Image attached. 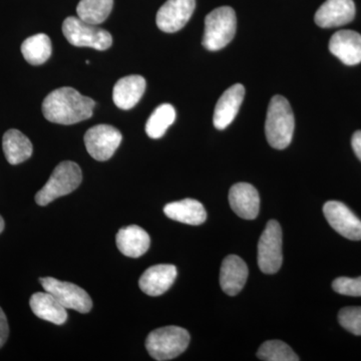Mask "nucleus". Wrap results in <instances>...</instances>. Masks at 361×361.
I'll return each mask as SVG.
<instances>
[{"label": "nucleus", "instance_id": "obj_11", "mask_svg": "<svg viewBox=\"0 0 361 361\" xmlns=\"http://www.w3.org/2000/svg\"><path fill=\"white\" fill-rule=\"evenodd\" d=\"M196 0H167L157 13V25L161 32H179L191 18Z\"/></svg>", "mask_w": 361, "mask_h": 361}, {"label": "nucleus", "instance_id": "obj_31", "mask_svg": "<svg viewBox=\"0 0 361 361\" xmlns=\"http://www.w3.org/2000/svg\"><path fill=\"white\" fill-rule=\"evenodd\" d=\"M4 218L0 216V233L4 231Z\"/></svg>", "mask_w": 361, "mask_h": 361}, {"label": "nucleus", "instance_id": "obj_15", "mask_svg": "<svg viewBox=\"0 0 361 361\" xmlns=\"http://www.w3.org/2000/svg\"><path fill=\"white\" fill-rule=\"evenodd\" d=\"M178 271L176 266L159 264L145 271L139 280L141 290L149 296H160L174 283Z\"/></svg>", "mask_w": 361, "mask_h": 361}, {"label": "nucleus", "instance_id": "obj_29", "mask_svg": "<svg viewBox=\"0 0 361 361\" xmlns=\"http://www.w3.org/2000/svg\"><path fill=\"white\" fill-rule=\"evenodd\" d=\"M9 329L7 318L6 314H4V310L0 307V348L6 344Z\"/></svg>", "mask_w": 361, "mask_h": 361}, {"label": "nucleus", "instance_id": "obj_1", "mask_svg": "<svg viewBox=\"0 0 361 361\" xmlns=\"http://www.w3.org/2000/svg\"><path fill=\"white\" fill-rule=\"evenodd\" d=\"M94 99L82 96L73 87L52 90L42 103V113L49 122L59 125H73L92 116Z\"/></svg>", "mask_w": 361, "mask_h": 361}, {"label": "nucleus", "instance_id": "obj_8", "mask_svg": "<svg viewBox=\"0 0 361 361\" xmlns=\"http://www.w3.org/2000/svg\"><path fill=\"white\" fill-rule=\"evenodd\" d=\"M39 281L44 290L56 297L66 310H73L80 313H87L92 310V298L87 291L78 285L52 277L40 278Z\"/></svg>", "mask_w": 361, "mask_h": 361}, {"label": "nucleus", "instance_id": "obj_7", "mask_svg": "<svg viewBox=\"0 0 361 361\" xmlns=\"http://www.w3.org/2000/svg\"><path fill=\"white\" fill-rule=\"evenodd\" d=\"M258 265L265 274H274L281 268L282 230L276 220L266 225L258 243Z\"/></svg>", "mask_w": 361, "mask_h": 361}, {"label": "nucleus", "instance_id": "obj_20", "mask_svg": "<svg viewBox=\"0 0 361 361\" xmlns=\"http://www.w3.org/2000/svg\"><path fill=\"white\" fill-rule=\"evenodd\" d=\"M30 305L32 312L45 322L61 325L68 319L66 308L49 292H37L33 294L30 297Z\"/></svg>", "mask_w": 361, "mask_h": 361}, {"label": "nucleus", "instance_id": "obj_17", "mask_svg": "<svg viewBox=\"0 0 361 361\" xmlns=\"http://www.w3.org/2000/svg\"><path fill=\"white\" fill-rule=\"evenodd\" d=\"M248 273V267L243 259L237 255L227 256L221 266V288L228 295H237L246 284Z\"/></svg>", "mask_w": 361, "mask_h": 361}, {"label": "nucleus", "instance_id": "obj_23", "mask_svg": "<svg viewBox=\"0 0 361 361\" xmlns=\"http://www.w3.org/2000/svg\"><path fill=\"white\" fill-rule=\"evenodd\" d=\"M51 40L44 33L32 35L21 44L23 58L32 66L44 65L51 58Z\"/></svg>", "mask_w": 361, "mask_h": 361}, {"label": "nucleus", "instance_id": "obj_10", "mask_svg": "<svg viewBox=\"0 0 361 361\" xmlns=\"http://www.w3.org/2000/svg\"><path fill=\"white\" fill-rule=\"evenodd\" d=\"M323 213L329 225L341 236L353 241L361 240V220L348 206L338 201L326 202Z\"/></svg>", "mask_w": 361, "mask_h": 361}, {"label": "nucleus", "instance_id": "obj_30", "mask_svg": "<svg viewBox=\"0 0 361 361\" xmlns=\"http://www.w3.org/2000/svg\"><path fill=\"white\" fill-rule=\"evenodd\" d=\"M351 145H353V149L355 151V155L361 161V130H357V132L353 134Z\"/></svg>", "mask_w": 361, "mask_h": 361}, {"label": "nucleus", "instance_id": "obj_26", "mask_svg": "<svg viewBox=\"0 0 361 361\" xmlns=\"http://www.w3.org/2000/svg\"><path fill=\"white\" fill-rule=\"evenodd\" d=\"M257 356L265 361H298L299 357L290 346L281 341H265L259 348Z\"/></svg>", "mask_w": 361, "mask_h": 361}, {"label": "nucleus", "instance_id": "obj_21", "mask_svg": "<svg viewBox=\"0 0 361 361\" xmlns=\"http://www.w3.org/2000/svg\"><path fill=\"white\" fill-rule=\"evenodd\" d=\"M164 213L170 219L188 225H201L207 219L205 208L200 202L194 199L169 203L164 208Z\"/></svg>", "mask_w": 361, "mask_h": 361}, {"label": "nucleus", "instance_id": "obj_22", "mask_svg": "<svg viewBox=\"0 0 361 361\" xmlns=\"http://www.w3.org/2000/svg\"><path fill=\"white\" fill-rule=\"evenodd\" d=\"M2 148L7 161L11 165H18L30 158L32 155V144L20 130L11 129L7 130L2 139Z\"/></svg>", "mask_w": 361, "mask_h": 361}, {"label": "nucleus", "instance_id": "obj_6", "mask_svg": "<svg viewBox=\"0 0 361 361\" xmlns=\"http://www.w3.org/2000/svg\"><path fill=\"white\" fill-rule=\"evenodd\" d=\"M63 32L68 42L75 47H87L97 51H106L113 44V37L110 32L97 25L85 23L75 16H70L63 21Z\"/></svg>", "mask_w": 361, "mask_h": 361}, {"label": "nucleus", "instance_id": "obj_12", "mask_svg": "<svg viewBox=\"0 0 361 361\" xmlns=\"http://www.w3.org/2000/svg\"><path fill=\"white\" fill-rule=\"evenodd\" d=\"M353 0H326L315 13V23L322 28L337 27L355 20Z\"/></svg>", "mask_w": 361, "mask_h": 361}, {"label": "nucleus", "instance_id": "obj_2", "mask_svg": "<svg viewBox=\"0 0 361 361\" xmlns=\"http://www.w3.org/2000/svg\"><path fill=\"white\" fill-rule=\"evenodd\" d=\"M295 120L289 102L282 96L271 99L265 122V134L272 148L284 149L293 137Z\"/></svg>", "mask_w": 361, "mask_h": 361}, {"label": "nucleus", "instance_id": "obj_3", "mask_svg": "<svg viewBox=\"0 0 361 361\" xmlns=\"http://www.w3.org/2000/svg\"><path fill=\"white\" fill-rule=\"evenodd\" d=\"M82 174L80 166L75 161H61L54 169L47 184L35 195V202L39 206H47L52 201L75 191L82 183Z\"/></svg>", "mask_w": 361, "mask_h": 361}, {"label": "nucleus", "instance_id": "obj_13", "mask_svg": "<svg viewBox=\"0 0 361 361\" xmlns=\"http://www.w3.org/2000/svg\"><path fill=\"white\" fill-rule=\"evenodd\" d=\"M245 97V87L236 84L225 90L216 104L213 122L216 129L225 130L236 118Z\"/></svg>", "mask_w": 361, "mask_h": 361}, {"label": "nucleus", "instance_id": "obj_14", "mask_svg": "<svg viewBox=\"0 0 361 361\" xmlns=\"http://www.w3.org/2000/svg\"><path fill=\"white\" fill-rule=\"evenodd\" d=\"M229 203L232 210L242 219L254 220L257 218L260 208V198L255 187L248 183H238L229 192Z\"/></svg>", "mask_w": 361, "mask_h": 361}, {"label": "nucleus", "instance_id": "obj_25", "mask_svg": "<svg viewBox=\"0 0 361 361\" xmlns=\"http://www.w3.org/2000/svg\"><path fill=\"white\" fill-rule=\"evenodd\" d=\"M176 120V111L172 104L159 106L149 116L146 123V133L152 139H160Z\"/></svg>", "mask_w": 361, "mask_h": 361}, {"label": "nucleus", "instance_id": "obj_19", "mask_svg": "<svg viewBox=\"0 0 361 361\" xmlns=\"http://www.w3.org/2000/svg\"><path fill=\"white\" fill-rule=\"evenodd\" d=\"M116 246L123 255L139 258L149 250L151 239L148 233L139 226L123 227L116 234Z\"/></svg>", "mask_w": 361, "mask_h": 361}, {"label": "nucleus", "instance_id": "obj_27", "mask_svg": "<svg viewBox=\"0 0 361 361\" xmlns=\"http://www.w3.org/2000/svg\"><path fill=\"white\" fill-rule=\"evenodd\" d=\"M338 322L350 334L361 336V307L342 308L338 313Z\"/></svg>", "mask_w": 361, "mask_h": 361}, {"label": "nucleus", "instance_id": "obj_16", "mask_svg": "<svg viewBox=\"0 0 361 361\" xmlns=\"http://www.w3.org/2000/svg\"><path fill=\"white\" fill-rule=\"evenodd\" d=\"M329 51L346 66L361 63V35L353 30H339L332 35Z\"/></svg>", "mask_w": 361, "mask_h": 361}, {"label": "nucleus", "instance_id": "obj_28", "mask_svg": "<svg viewBox=\"0 0 361 361\" xmlns=\"http://www.w3.org/2000/svg\"><path fill=\"white\" fill-rule=\"evenodd\" d=\"M332 288L341 295L361 296V276L336 278L332 283Z\"/></svg>", "mask_w": 361, "mask_h": 361}, {"label": "nucleus", "instance_id": "obj_9", "mask_svg": "<svg viewBox=\"0 0 361 361\" xmlns=\"http://www.w3.org/2000/svg\"><path fill=\"white\" fill-rule=\"evenodd\" d=\"M120 130L110 125H97L90 128L85 135L87 151L94 160H110L122 142Z\"/></svg>", "mask_w": 361, "mask_h": 361}, {"label": "nucleus", "instance_id": "obj_24", "mask_svg": "<svg viewBox=\"0 0 361 361\" xmlns=\"http://www.w3.org/2000/svg\"><path fill=\"white\" fill-rule=\"evenodd\" d=\"M114 0H80L77 13L80 20L92 25H99L109 18Z\"/></svg>", "mask_w": 361, "mask_h": 361}, {"label": "nucleus", "instance_id": "obj_5", "mask_svg": "<svg viewBox=\"0 0 361 361\" xmlns=\"http://www.w3.org/2000/svg\"><path fill=\"white\" fill-rule=\"evenodd\" d=\"M236 27V13L232 7L222 6L214 9L206 16L202 44L208 51H220L234 39Z\"/></svg>", "mask_w": 361, "mask_h": 361}, {"label": "nucleus", "instance_id": "obj_4", "mask_svg": "<svg viewBox=\"0 0 361 361\" xmlns=\"http://www.w3.org/2000/svg\"><path fill=\"white\" fill-rule=\"evenodd\" d=\"M190 334L179 326L161 327L152 331L146 339V348L154 360H174L186 350Z\"/></svg>", "mask_w": 361, "mask_h": 361}, {"label": "nucleus", "instance_id": "obj_18", "mask_svg": "<svg viewBox=\"0 0 361 361\" xmlns=\"http://www.w3.org/2000/svg\"><path fill=\"white\" fill-rule=\"evenodd\" d=\"M146 90V80L142 75H128L118 80L114 87V103L121 110H130L139 103Z\"/></svg>", "mask_w": 361, "mask_h": 361}]
</instances>
